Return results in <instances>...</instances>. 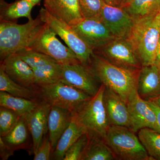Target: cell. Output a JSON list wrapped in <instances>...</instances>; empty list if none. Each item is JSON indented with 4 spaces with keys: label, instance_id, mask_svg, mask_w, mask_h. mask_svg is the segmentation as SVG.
I'll use <instances>...</instances> for the list:
<instances>
[{
    "label": "cell",
    "instance_id": "1",
    "mask_svg": "<svg viewBox=\"0 0 160 160\" xmlns=\"http://www.w3.org/2000/svg\"><path fill=\"white\" fill-rule=\"evenodd\" d=\"M89 66L101 84L116 92L126 103L137 89L140 70L132 71L115 66L94 52Z\"/></svg>",
    "mask_w": 160,
    "mask_h": 160
},
{
    "label": "cell",
    "instance_id": "2",
    "mask_svg": "<svg viewBox=\"0 0 160 160\" xmlns=\"http://www.w3.org/2000/svg\"><path fill=\"white\" fill-rule=\"evenodd\" d=\"M160 36V12L134 19L129 41L142 66L154 65L155 53Z\"/></svg>",
    "mask_w": 160,
    "mask_h": 160
},
{
    "label": "cell",
    "instance_id": "3",
    "mask_svg": "<svg viewBox=\"0 0 160 160\" xmlns=\"http://www.w3.org/2000/svg\"><path fill=\"white\" fill-rule=\"evenodd\" d=\"M44 22L39 16L26 24L0 22L1 62L12 53L28 48Z\"/></svg>",
    "mask_w": 160,
    "mask_h": 160
},
{
    "label": "cell",
    "instance_id": "4",
    "mask_svg": "<svg viewBox=\"0 0 160 160\" xmlns=\"http://www.w3.org/2000/svg\"><path fill=\"white\" fill-rule=\"evenodd\" d=\"M106 86L102 84L94 96L86 101L72 112V117L86 133L104 139L110 125L103 101Z\"/></svg>",
    "mask_w": 160,
    "mask_h": 160
},
{
    "label": "cell",
    "instance_id": "5",
    "mask_svg": "<svg viewBox=\"0 0 160 160\" xmlns=\"http://www.w3.org/2000/svg\"><path fill=\"white\" fill-rule=\"evenodd\" d=\"M135 133L124 126H109L104 140L115 159L151 160Z\"/></svg>",
    "mask_w": 160,
    "mask_h": 160
},
{
    "label": "cell",
    "instance_id": "6",
    "mask_svg": "<svg viewBox=\"0 0 160 160\" xmlns=\"http://www.w3.org/2000/svg\"><path fill=\"white\" fill-rule=\"evenodd\" d=\"M57 34L46 23L28 48L54 59L61 65L81 63L74 52L58 39Z\"/></svg>",
    "mask_w": 160,
    "mask_h": 160
},
{
    "label": "cell",
    "instance_id": "7",
    "mask_svg": "<svg viewBox=\"0 0 160 160\" xmlns=\"http://www.w3.org/2000/svg\"><path fill=\"white\" fill-rule=\"evenodd\" d=\"M44 23L64 41L77 57L80 62L85 66H89L93 51L73 30L71 26L54 17L45 9L42 8L39 14Z\"/></svg>",
    "mask_w": 160,
    "mask_h": 160
},
{
    "label": "cell",
    "instance_id": "8",
    "mask_svg": "<svg viewBox=\"0 0 160 160\" xmlns=\"http://www.w3.org/2000/svg\"><path fill=\"white\" fill-rule=\"evenodd\" d=\"M39 96L51 106L74 112L78 107L92 96L73 86L59 82L40 86Z\"/></svg>",
    "mask_w": 160,
    "mask_h": 160
},
{
    "label": "cell",
    "instance_id": "9",
    "mask_svg": "<svg viewBox=\"0 0 160 160\" xmlns=\"http://www.w3.org/2000/svg\"><path fill=\"white\" fill-rule=\"evenodd\" d=\"M115 66L132 71H139L142 66L127 39L115 38L107 45L94 50Z\"/></svg>",
    "mask_w": 160,
    "mask_h": 160
},
{
    "label": "cell",
    "instance_id": "10",
    "mask_svg": "<svg viewBox=\"0 0 160 160\" xmlns=\"http://www.w3.org/2000/svg\"><path fill=\"white\" fill-rule=\"evenodd\" d=\"M61 82L85 92L91 96L97 93L101 85L90 66L82 63L62 65Z\"/></svg>",
    "mask_w": 160,
    "mask_h": 160
},
{
    "label": "cell",
    "instance_id": "11",
    "mask_svg": "<svg viewBox=\"0 0 160 160\" xmlns=\"http://www.w3.org/2000/svg\"><path fill=\"white\" fill-rule=\"evenodd\" d=\"M71 27L93 51L116 38L102 21L98 19H83Z\"/></svg>",
    "mask_w": 160,
    "mask_h": 160
},
{
    "label": "cell",
    "instance_id": "12",
    "mask_svg": "<svg viewBox=\"0 0 160 160\" xmlns=\"http://www.w3.org/2000/svg\"><path fill=\"white\" fill-rule=\"evenodd\" d=\"M127 107L132 122V130L135 132L143 128L157 129V117L147 101L140 97L137 89L129 97Z\"/></svg>",
    "mask_w": 160,
    "mask_h": 160
},
{
    "label": "cell",
    "instance_id": "13",
    "mask_svg": "<svg viewBox=\"0 0 160 160\" xmlns=\"http://www.w3.org/2000/svg\"><path fill=\"white\" fill-rule=\"evenodd\" d=\"M101 20L116 38L127 39L134 19L123 8L104 3Z\"/></svg>",
    "mask_w": 160,
    "mask_h": 160
},
{
    "label": "cell",
    "instance_id": "14",
    "mask_svg": "<svg viewBox=\"0 0 160 160\" xmlns=\"http://www.w3.org/2000/svg\"><path fill=\"white\" fill-rule=\"evenodd\" d=\"M51 106L49 103L42 100L39 102L33 110L26 114L28 127L32 138V150L34 154L48 132V117Z\"/></svg>",
    "mask_w": 160,
    "mask_h": 160
},
{
    "label": "cell",
    "instance_id": "15",
    "mask_svg": "<svg viewBox=\"0 0 160 160\" xmlns=\"http://www.w3.org/2000/svg\"><path fill=\"white\" fill-rule=\"evenodd\" d=\"M104 106L110 126L127 127L132 129V122L127 104L113 90L106 87L103 96Z\"/></svg>",
    "mask_w": 160,
    "mask_h": 160
},
{
    "label": "cell",
    "instance_id": "16",
    "mask_svg": "<svg viewBox=\"0 0 160 160\" xmlns=\"http://www.w3.org/2000/svg\"><path fill=\"white\" fill-rule=\"evenodd\" d=\"M0 67L10 78L18 84L32 89L37 86L32 68L17 53H12L6 58L1 62Z\"/></svg>",
    "mask_w": 160,
    "mask_h": 160
},
{
    "label": "cell",
    "instance_id": "17",
    "mask_svg": "<svg viewBox=\"0 0 160 160\" xmlns=\"http://www.w3.org/2000/svg\"><path fill=\"white\" fill-rule=\"evenodd\" d=\"M45 9L54 17L72 26L83 19L79 0H44Z\"/></svg>",
    "mask_w": 160,
    "mask_h": 160
},
{
    "label": "cell",
    "instance_id": "18",
    "mask_svg": "<svg viewBox=\"0 0 160 160\" xmlns=\"http://www.w3.org/2000/svg\"><path fill=\"white\" fill-rule=\"evenodd\" d=\"M137 92L146 101H151L160 94V71L158 66H142L138 78Z\"/></svg>",
    "mask_w": 160,
    "mask_h": 160
},
{
    "label": "cell",
    "instance_id": "19",
    "mask_svg": "<svg viewBox=\"0 0 160 160\" xmlns=\"http://www.w3.org/2000/svg\"><path fill=\"white\" fill-rule=\"evenodd\" d=\"M72 116V113L69 110L51 106L48 117V129L53 151L61 136L69 126Z\"/></svg>",
    "mask_w": 160,
    "mask_h": 160
},
{
    "label": "cell",
    "instance_id": "20",
    "mask_svg": "<svg viewBox=\"0 0 160 160\" xmlns=\"http://www.w3.org/2000/svg\"><path fill=\"white\" fill-rule=\"evenodd\" d=\"M85 133L86 132L84 128L72 116L69 126L61 136L53 150L52 155L53 159L63 160L65 153L69 147Z\"/></svg>",
    "mask_w": 160,
    "mask_h": 160
},
{
    "label": "cell",
    "instance_id": "21",
    "mask_svg": "<svg viewBox=\"0 0 160 160\" xmlns=\"http://www.w3.org/2000/svg\"><path fill=\"white\" fill-rule=\"evenodd\" d=\"M34 6L26 0H17L10 4L5 1L1 2L0 22H17L18 19L22 17L31 21L33 19L31 16V11Z\"/></svg>",
    "mask_w": 160,
    "mask_h": 160
},
{
    "label": "cell",
    "instance_id": "22",
    "mask_svg": "<svg viewBox=\"0 0 160 160\" xmlns=\"http://www.w3.org/2000/svg\"><path fill=\"white\" fill-rule=\"evenodd\" d=\"M29 131L26 115L20 117L13 129L5 136L1 137L12 151L26 149L28 146Z\"/></svg>",
    "mask_w": 160,
    "mask_h": 160
},
{
    "label": "cell",
    "instance_id": "23",
    "mask_svg": "<svg viewBox=\"0 0 160 160\" xmlns=\"http://www.w3.org/2000/svg\"><path fill=\"white\" fill-rule=\"evenodd\" d=\"M89 140L82 160H113L114 154L102 138L88 134Z\"/></svg>",
    "mask_w": 160,
    "mask_h": 160
},
{
    "label": "cell",
    "instance_id": "24",
    "mask_svg": "<svg viewBox=\"0 0 160 160\" xmlns=\"http://www.w3.org/2000/svg\"><path fill=\"white\" fill-rule=\"evenodd\" d=\"M38 103L37 99H28L0 91V106L11 109L20 116L27 114L32 111Z\"/></svg>",
    "mask_w": 160,
    "mask_h": 160
},
{
    "label": "cell",
    "instance_id": "25",
    "mask_svg": "<svg viewBox=\"0 0 160 160\" xmlns=\"http://www.w3.org/2000/svg\"><path fill=\"white\" fill-rule=\"evenodd\" d=\"M0 91L5 92L12 95L30 100H37V93L32 88H27L18 84L9 77L0 67Z\"/></svg>",
    "mask_w": 160,
    "mask_h": 160
},
{
    "label": "cell",
    "instance_id": "26",
    "mask_svg": "<svg viewBox=\"0 0 160 160\" xmlns=\"http://www.w3.org/2000/svg\"><path fill=\"white\" fill-rule=\"evenodd\" d=\"M122 8L135 19L159 12L160 0H132Z\"/></svg>",
    "mask_w": 160,
    "mask_h": 160
},
{
    "label": "cell",
    "instance_id": "27",
    "mask_svg": "<svg viewBox=\"0 0 160 160\" xmlns=\"http://www.w3.org/2000/svg\"><path fill=\"white\" fill-rule=\"evenodd\" d=\"M61 66L56 62L32 69L36 86L40 87L61 82Z\"/></svg>",
    "mask_w": 160,
    "mask_h": 160
},
{
    "label": "cell",
    "instance_id": "28",
    "mask_svg": "<svg viewBox=\"0 0 160 160\" xmlns=\"http://www.w3.org/2000/svg\"><path fill=\"white\" fill-rule=\"evenodd\" d=\"M138 132V137L151 160H160V132L147 128Z\"/></svg>",
    "mask_w": 160,
    "mask_h": 160
},
{
    "label": "cell",
    "instance_id": "29",
    "mask_svg": "<svg viewBox=\"0 0 160 160\" xmlns=\"http://www.w3.org/2000/svg\"><path fill=\"white\" fill-rule=\"evenodd\" d=\"M16 53L32 69L47 64L58 62L53 58L50 57L47 55L32 50L29 48L22 49Z\"/></svg>",
    "mask_w": 160,
    "mask_h": 160
},
{
    "label": "cell",
    "instance_id": "30",
    "mask_svg": "<svg viewBox=\"0 0 160 160\" xmlns=\"http://www.w3.org/2000/svg\"><path fill=\"white\" fill-rule=\"evenodd\" d=\"M104 3L103 0H79L80 10L83 18L101 20Z\"/></svg>",
    "mask_w": 160,
    "mask_h": 160
},
{
    "label": "cell",
    "instance_id": "31",
    "mask_svg": "<svg viewBox=\"0 0 160 160\" xmlns=\"http://www.w3.org/2000/svg\"><path fill=\"white\" fill-rule=\"evenodd\" d=\"M21 116L11 109L1 106L0 136H5L13 129Z\"/></svg>",
    "mask_w": 160,
    "mask_h": 160
},
{
    "label": "cell",
    "instance_id": "32",
    "mask_svg": "<svg viewBox=\"0 0 160 160\" xmlns=\"http://www.w3.org/2000/svg\"><path fill=\"white\" fill-rule=\"evenodd\" d=\"M88 140L87 133L82 135L67 150L63 160H82Z\"/></svg>",
    "mask_w": 160,
    "mask_h": 160
},
{
    "label": "cell",
    "instance_id": "33",
    "mask_svg": "<svg viewBox=\"0 0 160 160\" xmlns=\"http://www.w3.org/2000/svg\"><path fill=\"white\" fill-rule=\"evenodd\" d=\"M52 146L49 137H45L38 151L34 154V160H50Z\"/></svg>",
    "mask_w": 160,
    "mask_h": 160
},
{
    "label": "cell",
    "instance_id": "34",
    "mask_svg": "<svg viewBox=\"0 0 160 160\" xmlns=\"http://www.w3.org/2000/svg\"><path fill=\"white\" fill-rule=\"evenodd\" d=\"M14 152L8 147L4 142L2 138L0 137V157L2 160H7L14 154Z\"/></svg>",
    "mask_w": 160,
    "mask_h": 160
},
{
    "label": "cell",
    "instance_id": "35",
    "mask_svg": "<svg viewBox=\"0 0 160 160\" xmlns=\"http://www.w3.org/2000/svg\"><path fill=\"white\" fill-rule=\"evenodd\" d=\"M152 109L154 110L157 117V129L156 131L160 132V108L156 104L151 101H147Z\"/></svg>",
    "mask_w": 160,
    "mask_h": 160
},
{
    "label": "cell",
    "instance_id": "36",
    "mask_svg": "<svg viewBox=\"0 0 160 160\" xmlns=\"http://www.w3.org/2000/svg\"><path fill=\"white\" fill-rule=\"evenodd\" d=\"M154 65L158 66L160 69V36L156 50Z\"/></svg>",
    "mask_w": 160,
    "mask_h": 160
},
{
    "label": "cell",
    "instance_id": "37",
    "mask_svg": "<svg viewBox=\"0 0 160 160\" xmlns=\"http://www.w3.org/2000/svg\"><path fill=\"white\" fill-rule=\"evenodd\" d=\"M104 2L111 6L119 7L118 0H103Z\"/></svg>",
    "mask_w": 160,
    "mask_h": 160
},
{
    "label": "cell",
    "instance_id": "38",
    "mask_svg": "<svg viewBox=\"0 0 160 160\" xmlns=\"http://www.w3.org/2000/svg\"><path fill=\"white\" fill-rule=\"evenodd\" d=\"M132 0H119V7L123 8L131 2Z\"/></svg>",
    "mask_w": 160,
    "mask_h": 160
},
{
    "label": "cell",
    "instance_id": "39",
    "mask_svg": "<svg viewBox=\"0 0 160 160\" xmlns=\"http://www.w3.org/2000/svg\"><path fill=\"white\" fill-rule=\"evenodd\" d=\"M151 101L154 102L155 104H156L160 108V94L157 97L155 98L154 99Z\"/></svg>",
    "mask_w": 160,
    "mask_h": 160
},
{
    "label": "cell",
    "instance_id": "40",
    "mask_svg": "<svg viewBox=\"0 0 160 160\" xmlns=\"http://www.w3.org/2000/svg\"><path fill=\"white\" fill-rule=\"evenodd\" d=\"M26 1L35 6L38 4L42 0H26Z\"/></svg>",
    "mask_w": 160,
    "mask_h": 160
},
{
    "label": "cell",
    "instance_id": "41",
    "mask_svg": "<svg viewBox=\"0 0 160 160\" xmlns=\"http://www.w3.org/2000/svg\"><path fill=\"white\" fill-rule=\"evenodd\" d=\"M4 1H5V0H0V2H4Z\"/></svg>",
    "mask_w": 160,
    "mask_h": 160
},
{
    "label": "cell",
    "instance_id": "42",
    "mask_svg": "<svg viewBox=\"0 0 160 160\" xmlns=\"http://www.w3.org/2000/svg\"></svg>",
    "mask_w": 160,
    "mask_h": 160
},
{
    "label": "cell",
    "instance_id": "43",
    "mask_svg": "<svg viewBox=\"0 0 160 160\" xmlns=\"http://www.w3.org/2000/svg\"><path fill=\"white\" fill-rule=\"evenodd\" d=\"M118 1H119V0H118Z\"/></svg>",
    "mask_w": 160,
    "mask_h": 160
}]
</instances>
